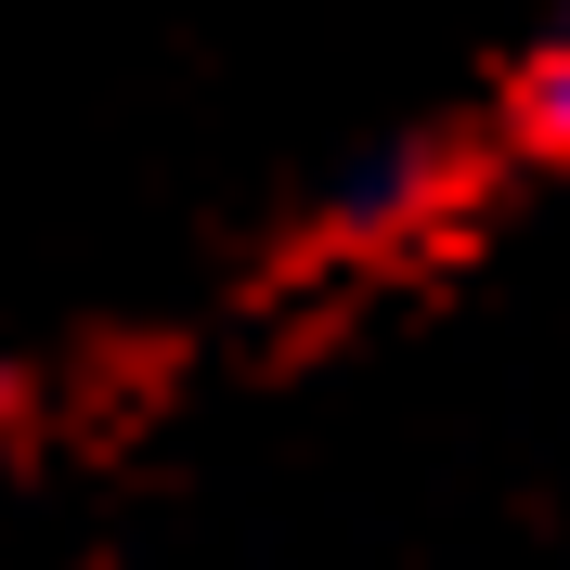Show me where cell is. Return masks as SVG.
I'll return each mask as SVG.
<instances>
[]
</instances>
